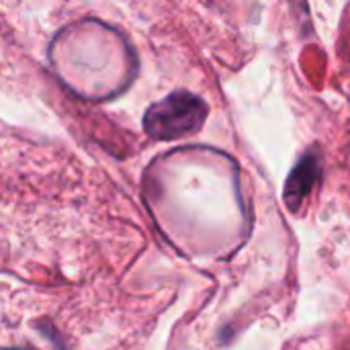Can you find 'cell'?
Here are the masks:
<instances>
[{
  "label": "cell",
  "mask_w": 350,
  "mask_h": 350,
  "mask_svg": "<svg viewBox=\"0 0 350 350\" xmlns=\"http://www.w3.org/2000/svg\"><path fill=\"white\" fill-rule=\"evenodd\" d=\"M320 156L316 152H308L291 170L287 185H285V203L291 211L299 209L301 203L308 199V195L312 193L318 176H320Z\"/></svg>",
  "instance_id": "cell-2"
},
{
  "label": "cell",
  "mask_w": 350,
  "mask_h": 350,
  "mask_svg": "<svg viewBox=\"0 0 350 350\" xmlns=\"http://www.w3.org/2000/svg\"><path fill=\"white\" fill-rule=\"evenodd\" d=\"M207 115L209 107L203 98L187 90H176L146 111L144 129L152 139H178L197 133Z\"/></svg>",
  "instance_id": "cell-1"
},
{
  "label": "cell",
  "mask_w": 350,
  "mask_h": 350,
  "mask_svg": "<svg viewBox=\"0 0 350 350\" xmlns=\"http://www.w3.org/2000/svg\"><path fill=\"white\" fill-rule=\"evenodd\" d=\"M4 350H21V349H4Z\"/></svg>",
  "instance_id": "cell-3"
}]
</instances>
